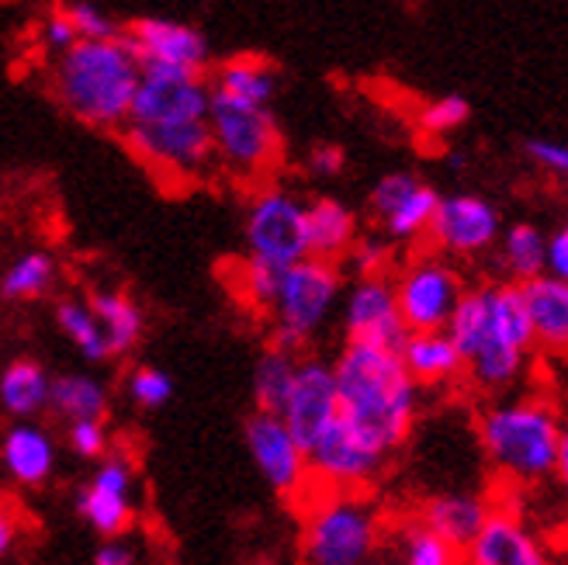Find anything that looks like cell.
<instances>
[{
  "label": "cell",
  "mask_w": 568,
  "mask_h": 565,
  "mask_svg": "<svg viewBox=\"0 0 568 565\" xmlns=\"http://www.w3.org/2000/svg\"><path fill=\"white\" fill-rule=\"evenodd\" d=\"M347 258L357 278H375V274H385L392 264V243L388 236H364L351 243Z\"/></svg>",
  "instance_id": "39"
},
{
  "label": "cell",
  "mask_w": 568,
  "mask_h": 565,
  "mask_svg": "<svg viewBox=\"0 0 568 565\" xmlns=\"http://www.w3.org/2000/svg\"><path fill=\"white\" fill-rule=\"evenodd\" d=\"M447 163L454 167V171H462V167L468 163V157H465V153H450V157H447Z\"/></svg>",
  "instance_id": "49"
},
{
  "label": "cell",
  "mask_w": 568,
  "mask_h": 565,
  "mask_svg": "<svg viewBox=\"0 0 568 565\" xmlns=\"http://www.w3.org/2000/svg\"><path fill=\"white\" fill-rule=\"evenodd\" d=\"M344 330L347 341L375 344L399 351L409 326L403 323L399 302H395V289L385 274L375 278H357V285L351 289L344 302Z\"/></svg>",
  "instance_id": "14"
},
{
  "label": "cell",
  "mask_w": 568,
  "mask_h": 565,
  "mask_svg": "<svg viewBox=\"0 0 568 565\" xmlns=\"http://www.w3.org/2000/svg\"><path fill=\"white\" fill-rule=\"evenodd\" d=\"M63 11L73 21L80 39H111V36H122V28L111 21L98 4H88V0H73V4H67Z\"/></svg>",
  "instance_id": "40"
},
{
  "label": "cell",
  "mask_w": 568,
  "mask_h": 565,
  "mask_svg": "<svg viewBox=\"0 0 568 565\" xmlns=\"http://www.w3.org/2000/svg\"><path fill=\"white\" fill-rule=\"evenodd\" d=\"M471 565H545V548L514 511H493L481 521L471 545L462 552Z\"/></svg>",
  "instance_id": "19"
},
{
  "label": "cell",
  "mask_w": 568,
  "mask_h": 565,
  "mask_svg": "<svg viewBox=\"0 0 568 565\" xmlns=\"http://www.w3.org/2000/svg\"><path fill=\"white\" fill-rule=\"evenodd\" d=\"M288 264H274V261H264V258H246L243 271H240V289H243V299L257 309H271L274 295H277V285H281V274Z\"/></svg>",
  "instance_id": "36"
},
{
  "label": "cell",
  "mask_w": 568,
  "mask_h": 565,
  "mask_svg": "<svg viewBox=\"0 0 568 565\" xmlns=\"http://www.w3.org/2000/svg\"><path fill=\"white\" fill-rule=\"evenodd\" d=\"M18 517H14V511L11 506H0V558L4 555H11V548H14V542H18Z\"/></svg>",
  "instance_id": "47"
},
{
  "label": "cell",
  "mask_w": 568,
  "mask_h": 565,
  "mask_svg": "<svg viewBox=\"0 0 568 565\" xmlns=\"http://www.w3.org/2000/svg\"><path fill=\"white\" fill-rule=\"evenodd\" d=\"M503 233V219L489 198L458 191V194H440L437 209L430 219V243L450 258H475V253H486L496 246Z\"/></svg>",
  "instance_id": "12"
},
{
  "label": "cell",
  "mask_w": 568,
  "mask_h": 565,
  "mask_svg": "<svg viewBox=\"0 0 568 565\" xmlns=\"http://www.w3.org/2000/svg\"><path fill=\"white\" fill-rule=\"evenodd\" d=\"M129 150L156 174L166 178H197L212 163V132L209 119L194 122H125Z\"/></svg>",
  "instance_id": "8"
},
{
  "label": "cell",
  "mask_w": 568,
  "mask_h": 565,
  "mask_svg": "<svg viewBox=\"0 0 568 565\" xmlns=\"http://www.w3.org/2000/svg\"><path fill=\"white\" fill-rule=\"evenodd\" d=\"M52 281H55V261L45 250H32V253H21L4 271V278H0V295L11 302H28V299L45 295L52 289Z\"/></svg>",
  "instance_id": "34"
},
{
  "label": "cell",
  "mask_w": 568,
  "mask_h": 565,
  "mask_svg": "<svg viewBox=\"0 0 568 565\" xmlns=\"http://www.w3.org/2000/svg\"><path fill=\"white\" fill-rule=\"evenodd\" d=\"M395 302H399L403 323L409 330H444L450 309L458 305L465 281L447 261L419 258L392 281Z\"/></svg>",
  "instance_id": "11"
},
{
  "label": "cell",
  "mask_w": 568,
  "mask_h": 565,
  "mask_svg": "<svg viewBox=\"0 0 568 565\" xmlns=\"http://www.w3.org/2000/svg\"><path fill=\"white\" fill-rule=\"evenodd\" d=\"M399 555L406 565H454L458 562V552H454L423 517H416L403 527Z\"/></svg>",
  "instance_id": "35"
},
{
  "label": "cell",
  "mask_w": 568,
  "mask_h": 565,
  "mask_svg": "<svg viewBox=\"0 0 568 565\" xmlns=\"http://www.w3.org/2000/svg\"><path fill=\"white\" fill-rule=\"evenodd\" d=\"M212 88H219L225 94H236V98H246V101L271 104L274 91H277V70L271 63H264L261 56H236V60L219 67Z\"/></svg>",
  "instance_id": "30"
},
{
  "label": "cell",
  "mask_w": 568,
  "mask_h": 565,
  "mask_svg": "<svg viewBox=\"0 0 568 565\" xmlns=\"http://www.w3.org/2000/svg\"><path fill=\"white\" fill-rule=\"evenodd\" d=\"M444 330L454 341V347L462 351V357L468 361L481 347V341L489 336V285L486 289H465L458 305L450 309Z\"/></svg>",
  "instance_id": "32"
},
{
  "label": "cell",
  "mask_w": 568,
  "mask_h": 565,
  "mask_svg": "<svg viewBox=\"0 0 568 565\" xmlns=\"http://www.w3.org/2000/svg\"><path fill=\"white\" fill-rule=\"evenodd\" d=\"M344 163H347V153L336 143H320L308 153V171L316 178H336L339 171H344Z\"/></svg>",
  "instance_id": "45"
},
{
  "label": "cell",
  "mask_w": 568,
  "mask_h": 565,
  "mask_svg": "<svg viewBox=\"0 0 568 565\" xmlns=\"http://www.w3.org/2000/svg\"><path fill=\"white\" fill-rule=\"evenodd\" d=\"M520 289L527 299L534 344L555 354H568V281L545 271L520 281Z\"/></svg>",
  "instance_id": "20"
},
{
  "label": "cell",
  "mask_w": 568,
  "mask_h": 565,
  "mask_svg": "<svg viewBox=\"0 0 568 565\" xmlns=\"http://www.w3.org/2000/svg\"><path fill=\"white\" fill-rule=\"evenodd\" d=\"M129 400L139 406V410H160L170 403V395H174V379L160 369H150V364H139V369L129 375Z\"/></svg>",
  "instance_id": "38"
},
{
  "label": "cell",
  "mask_w": 568,
  "mask_h": 565,
  "mask_svg": "<svg viewBox=\"0 0 568 565\" xmlns=\"http://www.w3.org/2000/svg\"><path fill=\"white\" fill-rule=\"evenodd\" d=\"M382 545L375 506L354 490H329L305 517L302 555L312 565H361Z\"/></svg>",
  "instance_id": "4"
},
{
  "label": "cell",
  "mask_w": 568,
  "mask_h": 565,
  "mask_svg": "<svg viewBox=\"0 0 568 565\" xmlns=\"http://www.w3.org/2000/svg\"><path fill=\"white\" fill-rule=\"evenodd\" d=\"M49 410L63 420H104L108 413V389L83 372H67L49 382Z\"/></svg>",
  "instance_id": "27"
},
{
  "label": "cell",
  "mask_w": 568,
  "mask_h": 565,
  "mask_svg": "<svg viewBox=\"0 0 568 565\" xmlns=\"http://www.w3.org/2000/svg\"><path fill=\"white\" fill-rule=\"evenodd\" d=\"M88 305L94 309V316L108 336V344H111V354H129L135 344H139V336L142 330H146V320H142V309L122 295V292H94L88 299Z\"/></svg>",
  "instance_id": "28"
},
{
  "label": "cell",
  "mask_w": 568,
  "mask_h": 565,
  "mask_svg": "<svg viewBox=\"0 0 568 565\" xmlns=\"http://www.w3.org/2000/svg\"><path fill=\"white\" fill-rule=\"evenodd\" d=\"M486 514H489V503L481 500V496H471V493H440L434 500H426L419 517L430 524L454 552L462 555L471 545L475 534H478Z\"/></svg>",
  "instance_id": "23"
},
{
  "label": "cell",
  "mask_w": 568,
  "mask_h": 565,
  "mask_svg": "<svg viewBox=\"0 0 568 565\" xmlns=\"http://www.w3.org/2000/svg\"><path fill=\"white\" fill-rule=\"evenodd\" d=\"M524 153L534 167H541L545 174L568 181V143H558V139H527Z\"/></svg>",
  "instance_id": "41"
},
{
  "label": "cell",
  "mask_w": 568,
  "mask_h": 565,
  "mask_svg": "<svg viewBox=\"0 0 568 565\" xmlns=\"http://www.w3.org/2000/svg\"><path fill=\"white\" fill-rule=\"evenodd\" d=\"M250 458L257 462L264 483L281 493V496H298L308 486V462L305 451L288 431V423L281 420V413L257 410L243 427Z\"/></svg>",
  "instance_id": "13"
},
{
  "label": "cell",
  "mask_w": 568,
  "mask_h": 565,
  "mask_svg": "<svg viewBox=\"0 0 568 565\" xmlns=\"http://www.w3.org/2000/svg\"><path fill=\"white\" fill-rule=\"evenodd\" d=\"M551 475H555L558 490H561V493H565V500H568V431H561V437H558V451H555Z\"/></svg>",
  "instance_id": "48"
},
{
  "label": "cell",
  "mask_w": 568,
  "mask_h": 565,
  "mask_svg": "<svg viewBox=\"0 0 568 565\" xmlns=\"http://www.w3.org/2000/svg\"><path fill=\"white\" fill-rule=\"evenodd\" d=\"M142 63L125 36L77 39L55 56L52 91L73 119L94 129H122L139 88Z\"/></svg>",
  "instance_id": "2"
},
{
  "label": "cell",
  "mask_w": 568,
  "mask_h": 565,
  "mask_svg": "<svg viewBox=\"0 0 568 565\" xmlns=\"http://www.w3.org/2000/svg\"><path fill=\"white\" fill-rule=\"evenodd\" d=\"M399 357L416 385H444L465 372V357L454 347L447 330H409Z\"/></svg>",
  "instance_id": "21"
},
{
  "label": "cell",
  "mask_w": 568,
  "mask_h": 565,
  "mask_svg": "<svg viewBox=\"0 0 568 565\" xmlns=\"http://www.w3.org/2000/svg\"><path fill=\"white\" fill-rule=\"evenodd\" d=\"M39 39H42V46L52 52V56H60L63 49H70L80 36H77V28H73V21L67 18V11L60 8V11H52L45 21H42V28H39Z\"/></svg>",
  "instance_id": "43"
},
{
  "label": "cell",
  "mask_w": 568,
  "mask_h": 565,
  "mask_svg": "<svg viewBox=\"0 0 568 565\" xmlns=\"http://www.w3.org/2000/svg\"><path fill=\"white\" fill-rule=\"evenodd\" d=\"M94 562H98V565H132V562H135V548L125 545V542L119 538V534H115V538H108V542L98 548Z\"/></svg>",
  "instance_id": "46"
},
{
  "label": "cell",
  "mask_w": 568,
  "mask_h": 565,
  "mask_svg": "<svg viewBox=\"0 0 568 565\" xmlns=\"http://www.w3.org/2000/svg\"><path fill=\"white\" fill-rule=\"evenodd\" d=\"M55 323H60V330L73 341V347L88 357L91 364H101L108 357H115L111 354V344H108V336L94 316V309L88 302H77V299H67L55 305Z\"/></svg>",
  "instance_id": "33"
},
{
  "label": "cell",
  "mask_w": 568,
  "mask_h": 565,
  "mask_svg": "<svg viewBox=\"0 0 568 565\" xmlns=\"http://www.w3.org/2000/svg\"><path fill=\"white\" fill-rule=\"evenodd\" d=\"M339 416L382 451L403 447L419 410V385L406 372L399 351L347 341L333 364Z\"/></svg>",
  "instance_id": "1"
},
{
  "label": "cell",
  "mask_w": 568,
  "mask_h": 565,
  "mask_svg": "<svg viewBox=\"0 0 568 565\" xmlns=\"http://www.w3.org/2000/svg\"><path fill=\"white\" fill-rule=\"evenodd\" d=\"M561 416L545 400L496 403L478 416V441L509 483H541L551 475Z\"/></svg>",
  "instance_id": "3"
},
{
  "label": "cell",
  "mask_w": 568,
  "mask_h": 565,
  "mask_svg": "<svg viewBox=\"0 0 568 565\" xmlns=\"http://www.w3.org/2000/svg\"><path fill=\"white\" fill-rule=\"evenodd\" d=\"M344 292V274L336 261L326 258H302L284 268L277 295L267 313H274V344L298 354V347L316 336L333 316L336 299Z\"/></svg>",
  "instance_id": "5"
},
{
  "label": "cell",
  "mask_w": 568,
  "mask_h": 565,
  "mask_svg": "<svg viewBox=\"0 0 568 565\" xmlns=\"http://www.w3.org/2000/svg\"><path fill=\"white\" fill-rule=\"evenodd\" d=\"M77 511L104 538H115L132 524V465L115 455L104 458L91 483L77 493Z\"/></svg>",
  "instance_id": "18"
},
{
  "label": "cell",
  "mask_w": 568,
  "mask_h": 565,
  "mask_svg": "<svg viewBox=\"0 0 568 565\" xmlns=\"http://www.w3.org/2000/svg\"><path fill=\"white\" fill-rule=\"evenodd\" d=\"M70 447L80 458H101L108 451V431L101 420H73L70 423Z\"/></svg>",
  "instance_id": "42"
},
{
  "label": "cell",
  "mask_w": 568,
  "mask_h": 565,
  "mask_svg": "<svg viewBox=\"0 0 568 565\" xmlns=\"http://www.w3.org/2000/svg\"><path fill=\"white\" fill-rule=\"evenodd\" d=\"M246 250L250 258L274 264H295L308 258L305 236V205L298 194L284 188H267L246 209Z\"/></svg>",
  "instance_id": "9"
},
{
  "label": "cell",
  "mask_w": 568,
  "mask_h": 565,
  "mask_svg": "<svg viewBox=\"0 0 568 565\" xmlns=\"http://www.w3.org/2000/svg\"><path fill=\"white\" fill-rule=\"evenodd\" d=\"M0 462H4L14 483L42 486L55 465V444L42 427H36V423H14V427L0 437Z\"/></svg>",
  "instance_id": "22"
},
{
  "label": "cell",
  "mask_w": 568,
  "mask_h": 565,
  "mask_svg": "<svg viewBox=\"0 0 568 565\" xmlns=\"http://www.w3.org/2000/svg\"><path fill=\"white\" fill-rule=\"evenodd\" d=\"M49 375L39 361L32 357H18L11 361L4 375H0V406L4 413L28 420L49 406Z\"/></svg>",
  "instance_id": "26"
},
{
  "label": "cell",
  "mask_w": 568,
  "mask_h": 565,
  "mask_svg": "<svg viewBox=\"0 0 568 565\" xmlns=\"http://www.w3.org/2000/svg\"><path fill=\"white\" fill-rule=\"evenodd\" d=\"M527 354L524 347H514L499 341V336H486L481 347L465 361V372L471 375V382L486 392H503L509 385H517L527 372Z\"/></svg>",
  "instance_id": "25"
},
{
  "label": "cell",
  "mask_w": 568,
  "mask_h": 565,
  "mask_svg": "<svg viewBox=\"0 0 568 565\" xmlns=\"http://www.w3.org/2000/svg\"><path fill=\"white\" fill-rule=\"evenodd\" d=\"M336 413H339V403H336L333 364H326L320 357L298 361L292 392L281 406V420L288 423V431L295 434L302 451H308V444L323 434V427Z\"/></svg>",
  "instance_id": "17"
},
{
  "label": "cell",
  "mask_w": 568,
  "mask_h": 565,
  "mask_svg": "<svg viewBox=\"0 0 568 565\" xmlns=\"http://www.w3.org/2000/svg\"><path fill=\"white\" fill-rule=\"evenodd\" d=\"M209 132L215 157L243 178L271 171L281 153V129L271 104L225 94L219 88L209 94Z\"/></svg>",
  "instance_id": "6"
},
{
  "label": "cell",
  "mask_w": 568,
  "mask_h": 565,
  "mask_svg": "<svg viewBox=\"0 0 568 565\" xmlns=\"http://www.w3.org/2000/svg\"><path fill=\"white\" fill-rule=\"evenodd\" d=\"M471 119V104L468 98L462 94H444L430 104L419 108L416 115V125L426 132V135H450L454 129H462L465 122Z\"/></svg>",
  "instance_id": "37"
},
{
  "label": "cell",
  "mask_w": 568,
  "mask_h": 565,
  "mask_svg": "<svg viewBox=\"0 0 568 565\" xmlns=\"http://www.w3.org/2000/svg\"><path fill=\"white\" fill-rule=\"evenodd\" d=\"M437 198L440 194L430 184H423L419 178H413L406 171H395V174H385L372 188L367 205H372V215L382 222L388 240L409 243V240L426 236V230H430Z\"/></svg>",
  "instance_id": "15"
},
{
  "label": "cell",
  "mask_w": 568,
  "mask_h": 565,
  "mask_svg": "<svg viewBox=\"0 0 568 565\" xmlns=\"http://www.w3.org/2000/svg\"><path fill=\"white\" fill-rule=\"evenodd\" d=\"M122 36L135 49L142 67H170L191 73H205L209 67V42L194 24L174 18H139Z\"/></svg>",
  "instance_id": "16"
},
{
  "label": "cell",
  "mask_w": 568,
  "mask_h": 565,
  "mask_svg": "<svg viewBox=\"0 0 568 565\" xmlns=\"http://www.w3.org/2000/svg\"><path fill=\"white\" fill-rule=\"evenodd\" d=\"M209 94H212V83H205L202 73L170 70V67H142L125 122L209 119Z\"/></svg>",
  "instance_id": "10"
},
{
  "label": "cell",
  "mask_w": 568,
  "mask_h": 565,
  "mask_svg": "<svg viewBox=\"0 0 568 565\" xmlns=\"http://www.w3.org/2000/svg\"><path fill=\"white\" fill-rule=\"evenodd\" d=\"M305 236L312 258L339 261L347 258L351 243L357 240V215L336 198H316L312 205H305Z\"/></svg>",
  "instance_id": "24"
},
{
  "label": "cell",
  "mask_w": 568,
  "mask_h": 565,
  "mask_svg": "<svg viewBox=\"0 0 568 565\" xmlns=\"http://www.w3.org/2000/svg\"><path fill=\"white\" fill-rule=\"evenodd\" d=\"M295 369H298V357L288 347L274 344L261 354L257 369H253V400H257V410L281 413L295 382Z\"/></svg>",
  "instance_id": "31"
},
{
  "label": "cell",
  "mask_w": 568,
  "mask_h": 565,
  "mask_svg": "<svg viewBox=\"0 0 568 565\" xmlns=\"http://www.w3.org/2000/svg\"><path fill=\"white\" fill-rule=\"evenodd\" d=\"M308 478H316L326 490H361L382 475L388 451H382L372 437L361 434L344 416H333L323 434L305 451Z\"/></svg>",
  "instance_id": "7"
},
{
  "label": "cell",
  "mask_w": 568,
  "mask_h": 565,
  "mask_svg": "<svg viewBox=\"0 0 568 565\" xmlns=\"http://www.w3.org/2000/svg\"><path fill=\"white\" fill-rule=\"evenodd\" d=\"M545 271L568 281V222H561L558 230L548 236V246H545Z\"/></svg>",
  "instance_id": "44"
},
{
  "label": "cell",
  "mask_w": 568,
  "mask_h": 565,
  "mask_svg": "<svg viewBox=\"0 0 568 565\" xmlns=\"http://www.w3.org/2000/svg\"><path fill=\"white\" fill-rule=\"evenodd\" d=\"M499 253H503V268L509 281H527L545 274V246L548 236L537 230L534 222H514L506 225V233H499Z\"/></svg>",
  "instance_id": "29"
}]
</instances>
